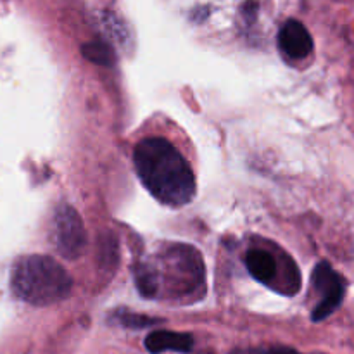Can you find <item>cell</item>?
Here are the masks:
<instances>
[{
	"mask_svg": "<svg viewBox=\"0 0 354 354\" xmlns=\"http://www.w3.org/2000/svg\"><path fill=\"white\" fill-rule=\"evenodd\" d=\"M10 289L14 296L31 306H50L68 299L73 279L48 256H24L14 263Z\"/></svg>",
	"mask_w": 354,
	"mask_h": 354,
	"instance_id": "2",
	"label": "cell"
},
{
	"mask_svg": "<svg viewBox=\"0 0 354 354\" xmlns=\"http://www.w3.org/2000/svg\"><path fill=\"white\" fill-rule=\"evenodd\" d=\"M133 165L142 185L158 203L187 206L197 192L196 175L182 152L162 137H147L133 151Z\"/></svg>",
	"mask_w": 354,
	"mask_h": 354,
	"instance_id": "1",
	"label": "cell"
},
{
	"mask_svg": "<svg viewBox=\"0 0 354 354\" xmlns=\"http://www.w3.org/2000/svg\"><path fill=\"white\" fill-rule=\"evenodd\" d=\"M52 241L59 256L68 261H75L86 248V230L82 216L68 204L55 209L52 223Z\"/></svg>",
	"mask_w": 354,
	"mask_h": 354,
	"instance_id": "5",
	"label": "cell"
},
{
	"mask_svg": "<svg viewBox=\"0 0 354 354\" xmlns=\"http://www.w3.org/2000/svg\"><path fill=\"white\" fill-rule=\"evenodd\" d=\"M113 322H116L118 325H121V327L124 328H133V330H140V328H147L152 327V325L161 324V320H158V318L131 313V311L127 310H118L116 313L113 315Z\"/></svg>",
	"mask_w": 354,
	"mask_h": 354,
	"instance_id": "10",
	"label": "cell"
},
{
	"mask_svg": "<svg viewBox=\"0 0 354 354\" xmlns=\"http://www.w3.org/2000/svg\"><path fill=\"white\" fill-rule=\"evenodd\" d=\"M245 268L254 280L283 296H294L301 289V273L292 258H277L270 249L252 248L245 254Z\"/></svg>",
	"mask_w": 354,
	"mask_h": 354,
	"instance_id": "4",
	"label": "cell"
},
{
	"mask_svg": "<svg viewBox=\"0 0 354 354\" xmlns=\"http://www.w3.org/2000/svg\"><path fill=\"white\" fill-rule=\"evenodd\" d=\"M152 263V261H151ZM158 273H168V296L182 299L192 297L204 287V261L196 248L173 244L152 263Z\"/></svg>",
	"mask_w": 354,
	"mask_h": 354,
	"instance_id": "3",
	"label": "cell"
},
{
	"mask_svg": "<svg viewBox=\"0 0 354 354\" xmlns=\"http://www.w3.org/2000/svg\"><path fill=\"white\" fill-rule=\"evenodd\" d=\"M232 354H301L292 348H283V346H273V348H251V349H237Z\"/></svg>",
	"mask_w": 354,
	"mask_h": 354,
	"instance_id": "11",
	"label": "cell"
},
{
	"mask_svg": "<svg viewBox=\"0 0 354 354\" xmlns=\"http://www.w3.org/2000/svg\"><path fill=\"white\" fill-rule=\"evenodd\" d=\"M82 54L85 55V59H88L90 62H95V64L100 66H111L116 62V55H114L113 47L109 44L102 40H95V41H88L82 47Z\"/></svg>",
	"mask_w": 354,
	"mask_h": 354,
	"instance_id": "9",
	"label": "cell"
},
{
	"mask_svg": "<svg viewBox=\"0 0 354 354\" xmlns=\"http://www.w3.org/2000/svg\"><path fill=\"white\" fill-rule=\"evenodd\" d=\"M279 48L292 61L306 59L313 50V38L303 23L289 19L279 33Z\"/></svg>",
	"mask_w": 354,
	"mask_h": 354,
	"instance_id": "7",
	"label": "cell"
},
{
	"mask_svg": "<svg viewBox=\"0 0 354 354\" xmlns=\"http://www.w3.org/2000/svg\"><path fill=\"white\" fill-rule=\"evenodd\" d=\"M311 283H313L315 290L320 294V301L311 313V320L322 322L330 317L342 304L346 283L342 277L327 261L318 263L313 275H311Z\"/></svg>",
	"mask_w": 354,
	"mask_h": 354,
	"instance_id": "6",
	"label": "cell"
},
{
	"mask_svg": "<svg viewBox=\"0 0 354 354\" xmlns=\"http://www.w3.org/2000/svg\"><path fill=\"white\" fill-rule=\"evenodd\" d=\"M197 354H214V353H211V351H203V353H197Z\"/></svg>",
	"mask_w": 354,
	"mask_h": 354,
	"instance_id": "12",
	"label": "cell"
},
{
	"mask_svg": "<svg viewBox=\"0 0 354 354\" xmlns=\"http://www.w3.org/2000/svg\"><path fill=\"white\" fill-rule=\"evenodd\" d=\"M145 349L151 354L162 353H182L189 354L194 349V337L185 332L156 330L145 337Z\"/></svg>",
	"mask_w": 354,
	"mask_h": 354,
	"instance_id": "8",
	"label": "cell"
}]
</instances>
